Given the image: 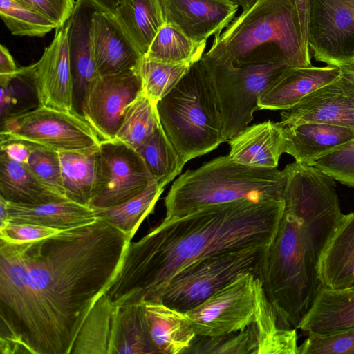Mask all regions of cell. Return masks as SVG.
Wrapping results in <instances>:
<instances>
[{"label":"cell","instance_id":"cell-40","mask_svg":"<svg viewBox=\"0 0 354 354\" xmlns=\"http://www.w3.org/2000/svg\"><path fill=\"white\" fill-rule=\"evenodd\" d=\"M26 165L43 185L67 198L63 185L61 162L58 151L33 145L30 158Z\"/></svg>","mask_w":354,"mask_h":354},{"label":"cell","instance_id":"cell-39","mask_svg":"<svg viewBox=\"0 0 354 354\" xmlns=\"http://www.w3.org/2000/svg\"><path fill=\"white\" fill-rule=\"evenodd\" d=\"M340 68L354 81V62ZM313 166L342 184L354 187V140L320 158Z\"/></svg>","mask_w":354,"mask_h":354},{"label":"cell","instance_id":"cell-30","mask_svg":"<svg viewBox=\"0 0 354 354\" xmlns=\"http://www.w3.org/2000/svg\"><path fill=\"white\" fill-rule=\"evenodd\" d=\"M99 147L59 152L63 185L68 200L89 206L96 178Z\"/></svg>","mask_w":354,"mask_h":354},{"label":"cell","instance_id":"cell-25","mask_svg":"<svg viewBox=\"0 0 354 354\" xmlns=\"http://www.w3.org/2000/svg\"><path fill=\"white\" fill-rule=\"evenodd\" d=\"M146 319L158 353L185 354L196 334L186 313L160 302H144Z\"/></svg>","mask_w":354,"mask_h":354},{"label":"cell","instance_id":"cell-16","mask_svg":"<svg viewBox=\"0 0 354 354\" xmlns=\"http://www.w3.org/2000/svg\"><path fill=\"white\" fill-rule=\"evenodd\" d=\"M165 21L176 25L191 39L207 41L219 35L236 17L232 0H160Z\"/></svg>","mask_w":354,"mask_h":354},{"label":"cell","instance_id":"cell-6","mask_svg":"<svg viewBox=\"0 0 354 354\" xmlns=\"http://www.w3.org/2000/svg\"><path fill=\"white\" fill-rule=\"evenodd\" d=\"M156 106L160 124L184 164L225 141L212 79L202 59Z\"/></svg>","mask_w":354,"mask_h":354},{"label":"cell","instance_id":"cell-20","mask_svg":"<svg viewBox=\"0 0 354 354\" xmlns=\"http://www.w3.org/2000/svg\"><path fill=\"white\" fill-rule=\"evenodd\" d=\"M229 156L251 167L277 168L285 153L286 138L281 122L270 120L247 127L229 140Z\"/></svg>","mask_w":354,"mask_h":354},{"label":"cell","instance_id":"cell-44","mask_svg":"<svg viewBox=\"0 0 354 354\" xmlns=\"http://www.w3.org/2000/svg\"><path fill=\"white\" fill-rule=\"evenodd\" d=\"M33 145L16 140L1 139L0 148L11 159L26 165Z\"/></svg>","mask_w":354,"mask_h":354},{"label":"cell","instance_id":"cell-18","mask_svg":"<svg viewBox=\"0 0 354 354\" xmlns=\"http://www.w3.org/2000/svg\"><path fill=\"white\" fill-rule=\"evenodd\" d=\"M342 74L339 66H286L259 97L258 109L286 110L305 96L334 81Z\"/></svg>","mask_w":354,"mask_h":354},{"label":"cell","instance_id":"cell-14","mask_svg":"<svg viewBox=\"0 0 354 354\" xmlns=\"http://www.w3.org/2000/svg\"><path fill=\"white\" fill-rule=\"evenodd\" d=\"M68 21L56 29L51 43L35 64L21 68L32 81L39 104L64 111H73L74 82L71 71Z\"/></svg>","mask_w":354,"mask_h":354},{"label":"cell","instance_id":"cell-43","mask_svg":"<svg viewBox=\"0 0 354 354\" xmlns=\"http://www.w3.org/2000/svg\"><path fill=\"white\" fill-rule=\"evenodd\" d=\"M25 8L39 13L56 24L58 28L63 26L75 9V0H16Z\"/></svg>","mask_w":354,"mask_h":354},{"label":"cell","instance_id":"cell-35","mask_svg":"<svg viewBox=\"0 0 354 354\" xmlns=\"http://www.w3.org/2000/svg\"><path fill=\"white\" fill-rule=\"evenodd\" d=\"M157 104L139 95L127 107L113 140L136 149L160 126Z\"/></svg>","mask_w":354,"mask_h":354},{"label":"cell","instance_id":"cell-46","mask_svg":"<svg viewBox=\"0 0 354 354\" xmlns=\"http://www.w3.org/2000/svg\"><path fill=\"white\" fill-rule=\"evenodd\" d=\"M99 10L113 13L120 0H91Z\"/></svg>","mask_w":354,"mask_h":354},{"label":"cell","instance_id":"cell-23","mask_svg":"<svg viewBox=\"0 0 354 354\" xmlns=\"http://www.w3.org/2000/svg\"><path fill=\"white\" fill-rule=\"evenodd\" d=\"M322 285L331 288L354 285V212L342 214L320 257Z\"/></svg>","mask_w":354,"mask_h":354},{"label":"cell","instance_id":"cell-3","mask_svg":"<svg viewBox=\"0 0 354 354\" xmlns=\"http://www.w3.org/2000/svg\"><path fill=\"white\" fill-rule=\"evenodd\" d=\"M284 210L261 276L268 295L306 313L319 288L320 257L342 217L335 179L297 162L283 169Z\"/></svg>","mask_w":354,"mask_h":354},{"label":"cell","instance_id":"cell-41","mask_svg":"<svg viewBox=\"0 0 354 354\" xmlns=\"http://www.w3.org/2000/svg\"><path fill=\"white\" fill-rule=\"evenodd\" d=\"M299 354H354V328L329 334H308Z\"/></svg>","mask_w":354,"mask_h":354},{"label":"cell","instance_id":"cell-42","mask_svg":"<svg viewBox=\"0 0 354 354\" xmlns=\"http://www.w3.org/2000/svg\"><path fill=\"white\" fill-rule=\"evenodd\" d=\"M61 231L31 223H6L0 227V239L11 243H25L46 239Z\"/></svg>","mask_w":354,"mask_h":354},{"label":"cell","instance_id":"cell-38","mask_svg":"<svg viewBox=\"0 0 354 354\" xmlns=\"http://www.w3.org/2000/svg\"><path fill=\"white\" fill-rule=\"evenodd\" d=\"M254 330L249 325L243 330L218 337L196 335L185 354H255Z\"/></svg>","mask_w":354,"mask_h":354},{"label":"cell","instance_id":"cell-12","mask_svg":"<svg viewBox=\"0 0 354 354\" xmlns=\"http://www.w3.org/2000/svg\"><path fill=\"white\" fill-rule=\"evenodd\" d=\"M308 35L317 61L339 67L354 62V0H308Z\"/></svg>","mask_w":354,"mask_h":354},{"label":"cell","instance_id":"cell-19","mask_svg":"<svg viewBox=\"0 0 354 354\" xmlns=\"http://www.w3.org/2000/svg\"><path fill=\"white\" fill-rule=\"evenodd\" d=\"M285 153L313 166L320 158L354 140V130L335 124L306 122L283 125Z\"/></svg>","mask_w":354,"mask_h":354},{"label":"cell","instance_id":"cell-1","mask_svg":"<svg viewBox=\"0 0 354 354\" xmlns=\"http://www.w3.org/2000/svg\"><path fill=\"white\" fill-rule=\"evenodd\" d=\"M131 240L100 218L36 241L0 239L1 354H71Z\"/></svg>","mask_w":354,"mask_h":354},{"label":"cell","instance_id":"cell-26","mask_svg":"<svg viewBox=\"0 0 354 354\" xmlns=\"http://www.w3.org/2000/svg\"><path fill=\"white\" fill-rule=\"evenodd\" d=\"M97 8L91 0H76L68 19V41L74 88L82 94L87 84L97 75L91 44V23Z\"/></svg>","mask_w":354,"mask_h":354},{"label":"cell","instance_id":"cell-22","mask_svg":"<svg viewBox=\"0 0 354 354\" xmlns=\"http://www.w3.org/2000/svg\"><path fill=\"white\" fill-rule=\"evenodd\" d=\"M254 286L255 317L251 326L256 340L255 354H299L296 328L269 301L259 277Z\"/></svg>","mask_w":354,"mask_h":354},{"label":"cell","instance_id":"cell-5","mask_svg":"<svg viewBox=\"0 0 354 354\" xmlns=\"http://www.w3.org/2000/svg\"><path fill=\"white\" fill-rule=\"evenodd\" d=\"M285 185L283 170L248 166L229 155L220 156L196 169L187 170L174 181L165 197L163 220L243 199L282 201Z\"/></svg>","mask_w":354,"mask_h":354},{"label":"cell","instance_id":"cell-24","mask_svg":"<svg viewBox=\"0 0 354 354\" xmlns=\"http://www.w3.org/2000/svg\"><path fill=\"white\" fill-rule=\"evenodd\" d=\"M6 223H31L69 230L94 222L95 210L71 200L42 204H21L7 201Z\"/></svg>","mask_w":354,"mask_h":354},{"label":"cell","instance_id":"cell-27","mask_svg":"<svg viewBox=\"0 0 354 354\" xmlns=\"http://www.w3.org/2000/svg\"><path fill=\"white\" fill-rule=\"evenodd\" d=\"M158 353L149 330L144 302L115 306L109 354Z\"/></svg>","mask_w":354,"mask_h":354},{"label":"cell","instance_id":"cell-47","mask_svg":"<svg viewBox=\"0 0 354 354\" xmlns=\"http://www.w3.org/2000/svg\"><path fill=\"white\" fill-rule=\"evenodd\" d=\"M7 205V201L0 196V227L6 223Z\"/></svg>","mask_w":354,"mask_h":354},{"label":"cell","instance_id":"cell-8","mask_svg":"<svg viewBox=\"0 0 354 354\" xmlns=\"http://www.w3.org/2000/svg\"><path fill=\"white\" fill-rule=\"evenodd\" d=\"M210 73L223 120L226 140L243 131L258 109L259 97L286 66L263 63L234 66L202 57Z\"/></svg>","mask_w":354,"mask_h":354},{"label":"cell","instance_id":"cell-33","mask_svg":"<svg viewBox=\"0 0 354 354\" xmlns=\"http://www.w3.org/2000/svg\"><path fill=\"white\" fill-rule=\"evenodd\" d=\"M164 189L154 181L142 192L124 203L94 209L97 218L108 222L131 239L143 220L153 211Z\"/></svg>","mask_w":354,"mask_h":354},{"label":"cell","instance_id":"cell-31","mask_svg":"<svg viewBox=\"0 0 354 354\" xmlns=\"http://www.w3.org/2000/svg\"><path fill=\"white\" fill-rule=\"evenodd\" d=\"M115 309L108 295L102 294L85 319L71 354H109Z\"/></svg>","mask_w":354,"mask_h":354},{"label":"cell","instance_id":"cell-34","mask_svg":"<svg viewBox=\"0 0 354 354\" xmlns=\"http://www.w3.org/2000/svg\"><path fill=\"white\" fill-rule=\"evenodd\" d=\"M136 150L154 180L164 187L181 172L185 165L161 124Z\"/></svg>","mask_w":354,"mask_h":354},{"label":"cell","instance_id":"cell-11","mask_svg":"<svg viewBox=\"0 0 354 354\" xmlns=\"http://www.w3.org/2000/svg\"><path fill=\"white\" fill-rule=\"evenodd\" d=\"M242 273L186 312L196 335L218 337L244 330L254 320L255 279Z\"/></svg>","mask_w":354,"mask_h":354},{"label":"cell","instance_id":"cell-9","mask_svg":"<svg viewBox=\"0 0 354 354\" xmlns=\"http://www.w3.org/2000/svg\"><path fill=\"white\" fill-rule=\"evenodd\" d=\"M1 139L16 140L58 152L100 145L102 140L82 115L39 105L33 110L6 117Z\"/></svg>","mask_w":354,"mask_h":354},{"label":"cell","instance_id":"cell-2","mask_svg":"<svg viewBox=\"0 0 354 354\" xmlns=\"http://www.w3.org/2000/svg\"><path fill=\"white\" fill-rule=\"evenodd\" d=\"M283 210V200L243 199L163 220L129 243L105 293L115 306L158 302L171 279L195 261L228 250L270 245Z\"/></svg>","mask_w":354,"mask_h":354},{"label":"cell","instance_id":"cell-13","mask_svg":"<svg viewBox=\"0 0 354 354\" xmlns=\"http://www.w3.org/2000/svg\"><path fill=\"white\" fill-rule=\"evenodd\" d=\"M142 93L136 68L95 77L86 86L82 115L102 140H112L129 104Z\"/></svg>","mask_w":354,"mask_h":354},{"label":"cell","instance_id":"cell-4","mask_svg":"<svg viewBox=\"0 0 354 354\" xmlns=\"http://www.w3.org/2000/svg\"><path fill=\"white\" fill-rule=\"evenodd\" d=\"M308 22V0H257L214 37L203 57L237 67L311 66Z\"/></svg>","mask_w":354,"mask_h":354},{"label":"cell","instance_id":"cell-17","mask_svg":"<svg viewBox=\"0 0 354 354\" xmlns=\"http://www.w3.org/2000/svg\"><path fill=\"white\" fill-rule=\"evenodd\" d=\"M91 44L97 75L134 68L142 57L113 14L97 8L92 15Z\"/></svg>","mask_w":354,"mask_h":354},{"label":"cell","instance_id":"cell-29","mask_svg":"<svg viewBox=\"0 0 354 354\" xmlns=\"http://www.w3.org/2000/svg\"><path fill=\"white\" fill-rule=\"evenodd\" d=\"M0 196L8 202L42 204L68 200L43 185L25 164L0 151Z\"/></svg>","mask_w":354,"mask_h":354},{"label":"cell","instance_id":"cell-7","mask_svg":"<svg viewBox=\"0 0 354 354\" xmlns=\"http://www.w3.org/2000/svg\"><path fill=\"white\" fill-rule=\"evenodd\" d=\"M269 245H251L215 253L176 273L158 302L186 313L242 273L260 279Z\"/></svg>","mask_w":354,"mask_h":354},{"label":"cell","instance_id":"cell-15","mask_svg":"<svg viewBox=\"0 0 354 354\" xmlns=\"http://www.w3.org/2000/svg\"><path fill=\"white\" fill-rule=\"evenodd\" d=\"M280 122L283 125L322 122L354 130V81L342 73L295 106L282 111Z\"/></svg>","mask_w":354,"mask_h":354},{"label":"cell","instance_id":"cell-37","mask_svg":"<svg viewBox=\"0 0 354 354\" xmlns=\"http://www.w3.org/2000/svg\"><path fill=\"white\" fill-rule=\"evenodd\" d=\"M0 14L13 35L41 37L58 28L47 17L25 8L16 0H0Z\"/></svg>","mask_w":354,"mask_h":354},{"label":"cell","instance_id":"cell-10","mask_svg":"<svg viewBox=\"0 0 354 354\" xmlns=\"http://www.w3.org/2000/svg\"><path fill=\"white\" fill-rule=\"evenodd\" d=\"M154 181L135 149L115 140H102L89 206L101 209L120 205L142 192Z\"/></svg>","mask_w":354,"mask_h":354},{"label":"cell","instance_id":"cell-28","mask_svg":"<svg viewBox=\"0 0 354 354\" xmlns=\"http://www.w3.org/2000/svg\"><path fill=\"white\" fill-rule=\"evenodd\" d=\"M113 15L142 57L165 23L160 0H120Z\"/></svg>","mask_w":354,"mask_h":354},{"label":"cell","instance_id":"cell-45","mask_svg":"<svg viewBox=\"0 0 354 354\" xmlns=\"http://www.w3.org/2000/svg\"><path fill=\"white\" fill-rule=\"evenodd\" d=\"M14 59L3 44L0 46V84H6L16 77L19 71Z\"/></svg>","mask_w":354,"mask_h":354},{"label":"cell","instance_id":"cell-36","mask_svg":"<svg viewBox=\"0 0 354 354\" xmlns=\"http://www.w3.org/2000/svg\"><path fill=\"white\" fill-rule=\"evenodd\" d=\"M190 66L154 62L142 57L136 68L143 94L157 104L176 86Z\"/></svg>","mask_w":354,"mask_h":354},{"label":"cell","instance_id":"cell-21","mask_svg":"<svg viewBox=\"0 0 354 354\" xmlns=\"http://www.w3.org/2000/svg\"><path fill=\"white\" fill-rule=\"evenodd\" d=\"M354 328V285L322 286L298 328L306 333L329 334Z\"/></svg>","mask_w":354,"mask_h":354},{"label":"cell","instance_id":"cell-32","mask_svg":"<svg viewBox=\"0 0 354 354\" xmlns=\"http://www.w3.org/2000/svg\"><path fill=\"white\" fill-rule=\"evenodd\" d=\"M207 41H196L176 25L165 22L159 30L144 58L170 64H189L199 61Z\"/></svg>","mask_w":354,"mask_h":354}]
</instances>
